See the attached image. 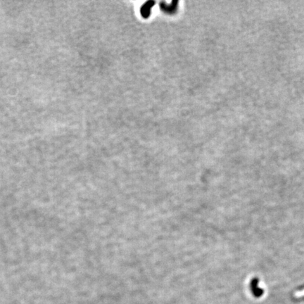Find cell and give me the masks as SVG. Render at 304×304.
Listing matches in <instances>:
<instances>
[{
  "instance_id": "obj_1",
  "label": "cell",
  "mask_w": 304,
  "mask_h": 304,
  "mask_svg": "<svg viewBox=\"0 0 304 304\" xmlns=\"http://www.w3.org/2000/svg\"><path fill=\"white\" fill-rule=\"evenodd\" d=\"M251 288L253 295L256 297H260L263 294V290L258 287V279H254L252 280L251 284Z\"/></svg>"
}]
</instances>
